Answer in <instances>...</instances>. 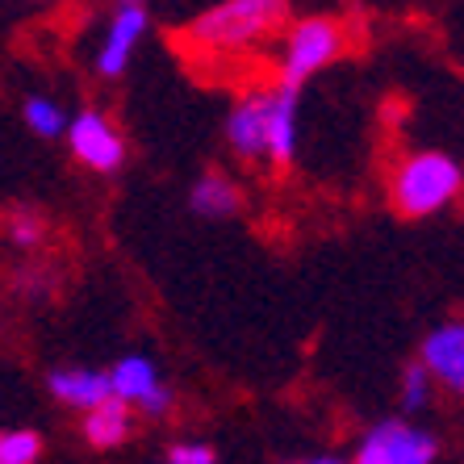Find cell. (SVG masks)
<instances>
[{
	"label": "cell",
	"mask_w": 464,
	"mask_h": 464,
	"mask_svg": "<svg viewBox=\"0 0 464 464\" xmlns=\"http://www.w3.org/2000/svg\"><path fill=\"white\" fill-rule=\"evenodd\" d=\"M464 193V168L443 151H414L393 168L389 201L401 218H431Z\"/></svg>",
	"instance_id": "6da1fadb"
},
{
	"label": "cell",
	"mask_w": 464,
	"mask_h": 464,
	"mask_svg": "<svg viewBox=\"0 0 464 464\" xmlns=\"http://www.w3.org/2000/svg\"><path fill=\"white\" fill-rule=\"evenodd\" d=\"M281 17L285 5H272V0H227V5L197 13L188 34L201 46H214V51H238V46H251L256 38L272 34V25Z\"/></svg>",
	"instance_id": "7a4b0ae2"
},
{
	"label": "cell",
	"mask_w": 464,
	"mask_h": 464,
	"mask_svg": "<svg viewBox=\"0 0 464 464\" xmlns=\"http://www.w3.org/2000/svg\"><path fill=\"white\" fill-rule=\"evenodd\" d=\"M343 54V25L335 17H302L293 22L281 51V88H297L314 80L323 67H331Z\"/></svg>",
	"instance_id": "3957f363"
},
{
	"label": "cell",
	"mask_w": 464,
	"mask_h": 464,
	"mask_svg": "<svg viewBox=\"0 0 464 464\" xmlns=\"http://www.w3.org/2000/svg\"><path fill=\"white\" fill-rule=\"evenodd\" d=\"M435 456H440V440L431 431L411 427L406 419H385L364 431L352 464H435Z\"/></svg>",
	"instance_id": "277c9868"
},
{
	"label": "cell",
	"mask_w": 464,
	"mask_h": 464,
	"mask_svg": "<svg viewBox=\"0 0 464 464\" xmlns=\"http://www.w3.org/2000/svg\"><path fill=\"white\" fill-rule=\"evenodd\" d=\"M67 142H72V155H76L84 168H92V172H113V168H121V160H126L121 134L97 109H84L80 118L67 121Z\"/></svg>",
	"instance_id": "5b68a950"
},
{
	"label": "cell",
	"mask_w": 464,
	"mask_h": 464,
	"mask_svg": "<svg viewBox=\"0 0 464 464\" xmlns=\"http://www.w3.org/2000/svg\"><path fill=\"white\" fill-rule=\"evenodd\" d=\"M147 22H151V13L147 5H118L113 13V22L105 30V43L97 51V72L101 76H121L126 63L134 59V46L142 43V34H147Z\"/></svg>",
	"instance_id": "8992f818"
},
{
	"label": "cell",
	"mask_w": 464,
	"mask_h": 464,
	"mask_svg": "<svg viewBox=\"0 0 464 464\" xmlns=\"http://www.w3.org/2000/svg\"><path fill=\"white\" fill-rule=\"evenodd\" d=\"M419 364L431 372V381H440L443 389L464 398V323L435 326L431 335L422 339Z\"/></svg>",
	"instance_id": "52a82bcc"
},
{
	"label": "cell",
	"mask_w": 464,
	"mask_h": 464,
	"mask_svg": "<svg viewBox=\"0 0 464 464\" xmlns=\"http://www.w3.org/2000/svg\"><path fill=\"white\" fill-rule=\"evenodd\" d=\"M264 155L272 163H293L297 155V92L293 88H272L264 92Z\"/></svg>",
	"instance_id": "ba28073f"
},
{
	"label": "cell",
	"mask_w": 464,
	"mask_h": 464,
	"mask_svg": "<svg viewBox=\"0 0 464 464\" xmlns=\"http://www.w3.org/2000/svg\"><path fill=\"white\" fill-rule=\"evenodd\" d=\"M160 372H155V364L147 356H121L118 364H113V372H109V398L126 401V406H142V401L151 398L155 389H160Z\"/></svg>",
	"instance_id": "9c48e42d"
},
{
	"label": "cell",
	"mask_w": 464,
	"mask_h": 464,
	"mask_svg": "<svg viewBox=\"0 0 464 464\" xmlns=\"http://www.w3.org/2000/svg\"><path fill=\"white\" fill-rule=\"evenodd\" d=\"M51 393L63 401V406H76V411L88 414L109 398V372H92V368H63V372H51Z\"/></svg>",
	"instance_id": "30bf717a"
},
{
	"label": "cell",
	"mask_w": 464,
	"mask_h": 464,
	"mask_svg": "<svg viewBox=\"0 0 464 464\" xmlns=\"http://www.w3.org/2000/svg\"><path fill=\"white\" fill-rule=\"evenodd\" d=\"M227 142L243 160H264V92L243 97L227 118Z\"/></svg>",
	"instance_id": "8fae6325"
},
{
	"label": "cell",
	"mask_w": 464,
	"mask_h": 464,
	"mask_svg": "<svg viewBox=\"0 0 464 464\" xmlns=\"http://www.w3.org/2000/svg\"><path fill=\"white\" fill-rule=\"evenodd\" d=\"M84 440L92 443V448H101V452L126 443L130 440V406L126 401L105 398L97 411H88L84 414Z\"/></svg>",
	"instance_id": "7c38bea8"
},
{
	"label": "cell",
	"mask_w": 464,
	"mask_h": 464,
	"mask_svg": "<svg viewBox=\"0 0 464 464\" xmlns=\"http://www.w3.org/2000/svg\"><path fill=\"white\" fill-rule=\"evenodd\" d=\"M188 206H193L201 218H230V214H238V206H243V193H238V184L230 180V176L209 172L193 184Z\"/></svg>",
	"instance_id": "4fadbf2b"
},
{
	"label": "cell",
	"mask_w": 464,
	"mask_h": 464,
	"mask_svg": "<svg viewBox=\"0 0 464 464\" xmlns=\"http://www.w3.org/2000/svg\"><path fill=\"white\" fill-rule=\"evenodd\" d=\"M25 121H30L34 134H43V139H54V134H63L67 130V113L54 105L51 97H30L25 101Z\"/></svg>",
	"instance_id": "5bb4252c"
},
{
	"label": "cell",
	"mask_w": 464,
	"mask_h": 464,
	"mask_svg": "<svg viewBox=\"0 0 464 464\" xmlns=\"http://www.w3.org/2000/svg\"><path fill=\"white\" fill-rule=\"evenodd\" d=\"M43 440L34 431H0V464H38Z\"/></svg>",
	"instance_id": "9a60e30c"
},
{
	"label": "cell",
	"mask_w": 464,
	"mask_h": 464,
	"mask_svg": "<svg viewBox=\"0 0 464 464\" xmlns=\"http://www.w3.org/2000/svg\"><path fill=\"white\" fill-rule=\"evenodd\" d=\"M431 372L414 360V364L401 368V411H422L431 401Z\"/></svg>",
	"instance_id": "2e32d148"
},
{
	"label": "cell",
	"mask_w": 464,
	"mask_h": 464,
	"mask_svg": "<svg viewBox=\"0 0 464 464\" xmlns=\"http://www.w3.org/2000/svg\"><path fill=\"white\" fill-rule=\"evenodd\" d=\"M168 464H218V456L209 443H176L168 452Z\"/></svg>",
	"instance_id": "e0dca14e"
},
{
	"label": "cell",
	"mask_w": 464,
	"mask_h": 464,
	"mask_svg": "<svg viewBox=\"0 0 464 464\" xmlns=\"http://www.w3.org/2000/svg\"><path fill=\"white\" fill-rule=\"evenodd\" d=\"M13 243H17V247H34V243H38V235H43V227H38V218H30V214H17L13 218Z\"/></svg>",
	"instance_id": "ac0fdd59"
},
{
	"label": "cell",
	"mask_w": 464,
	"mask_h": 464,
	"mask_svg": "<svg viewBox=\"0 0 464 464\" xmlns=\"http://www.w3.org/2000/svg\"><path fill=\"white\" fill-rule=\"evenodd\" d=\"M289 464H352V460H339V456H310V460H289Z\"/></svg>",
	"instance_id": "d6986e66"
}]
</instances>
